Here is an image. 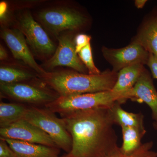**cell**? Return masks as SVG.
<instances>
[{
	"label": "cell",
	"instance_id": "obj_20",
	"mask_svg": "<svg viewBox=\"0 0 157 157\" xmlns=\"http://www.w3.org/2000/svg\"><path fill=\"white\" fill-rule=\"evenodd\" d=\"M153 146V141H148L128 154L123 153L117 146L104 157H157V151L152 150Z\"/></svg>",
	"mask_w": 157,
	"mask_h": 157
},
{
	"label": "cell",
	"instance_id": "obj_9",
	"mask_svg": "<svg viewBox=\"0 0 157 157\" xmlns=\"http://www.w3.org/2000/svg\"><path fill=\"white\" fill-rule=\"evenodd\" d=\"M1 28V38L9 47L14 59L28 66L39 76L47 72L36 61L25 36L19 29L13 26Z\"/></svg>",
	"mask_w": 157,
	"mask_h": 157
},
{
	"label": "cell",
	"instance_id": "obj_16",
	"mask_svg": "<svg viewBox=\"0 0 157 157\" xmlns=\"http://www.w3.org/2000/svg\"><path fill=\"white\" fill-rule=\"evenodd\" d=\"M144 69V65L141 63L122 69L117 73V80L111 90L126 94L134 87Z\"/></svg>",
	"mask_w": 157,
	"mask_h": 157
},
{
	"label": "cell",
	"instance_id": "obj_1",
	"mask_svg": "<svg viewBox=\"0 0 157 157\" xmlns=\"http://www.w3.org/2000/svg\"><path fill=\"white\" fill-rule=\"evenodd\" d=\"M61 117L72 146L61 157H104L117 146L109 107L75 111Z\"/></svg>",
	"mask_w": 157,
	"mask_h": 157
},
{
	"label": "cell",
	"instance_id": "obj_10",
	"mask_svg": "<svg viewBox=\"0 0 157 157\" xmlns=\"http://www.w3.org/2000/svg\"><path fill=\"white\" fill-rule=\"evenodd\" d=\"M104 58L113 67V71L118 73L124 68L141 63L147 64L150 53L140 44L133 42L121 48L102 47Z\"/></svg>",
	"mask_w": 157,
	"mask_h": 157
},
{
	"label": "cell",
	"instance_id": "obj_14",
	"mask_svg": "<svg viewBox=\"0 0 157 157\" xmlns=\"http://www.w3.org/2000/svg\"><path fill=\"white\" fill-rule=\"evenodd\" d=\"M17 157H59L60 149L36 144L3 138Z\"/></svg>",
	"mask_w": 157,
	"mask_h": 157
},
{
	"label": "cell",
	"instance_id": "obj_26",
	"mask_svg": "<svg viewBox=\"0 0 157 157\" xmlns=\"http://www.w3.org/2000/svg\"><path fill=\"white\" fill-rule=\"evenodd\" d=\"M147 2L146 0H136L135 1V5L138 9H142Z\"/></svg>",
	"mask_w": 157,
	"mask_h": 157
},
{
	"label": "cell",
	"instance_id": "obj_15",
	"mask_svg": "<svg viewBox=\"0 0 157 157\" xmlns=\"http://www.w3.org/2000/svg\"><path fill=\"white\" fill-rule=\"evenodd\" d=\"M133 42L157 57V11L144 24Z\"/></svg>",
	"mask_w": 157,
	"mask_h": 157
},
{
	"label": "cell",
	"instance_id": "obj_2",
	"mask_svg": "<svg viewBox=\"0 0 157 157\" xmlns=\"http://www.w3.org/2000/svg\"><path fill=\"white\" fill-rule=\"evenodd\" d=\"M39 78L60 96H67L111 90L117 80V73L107 70L90 75L73 70L55 69Z\"/></svg>",
	"mask_w": 157,
	"mask_h": 157
},
{
	"label": "cell",
	"instance_id": "obj_17",
	"mask_svg": "<svg viewBox=\"0 0 157 157\" xmlns=\"http://www.w3.org/2000/svg\"><path fill=\"white\" fill-rule=\"evenodd\" d=\"M117 102L109 107L110 113L115 124L121 127H130L145 129L144 124V116L141 113L128 112L121 107Z\"/></svg>",
	"mask_w": 157,
	"mask_h": 157
},
{
	"label": "cell",
	"instance_id": "obj_18",
	"mask_svg": "<svg viewBox=\"0 0 157 157\" xmlns=\"http://www.w3.org/2000/svg\"><path fill=\"white\" fill-rule=\"evenodd\" d=\"M28 106L17 103H0V128H6L23 119Z\"/></svg>",
	"mask_w": 157,
	"mask_h": 157
},
{
	"label": "cell",
	"instance_id": "obj_25",
	"mask_svg": "<svg viewBox=\"0 0 157 157\" xmlns=\"http://www.w3.org/2000/svg\"><path fill=\"white\" fill-rule=\"evenodd\" d=\"M0 60L1 62L9 60V56L7 50L2 44H0Z\"/></svg>",
	"mask_w": 157,
	"mask_h": 157
},
{
	"label": "cell",
	"instance_id": "obj_24",
	"mask_svg": "<svg viewBox=\"0 0 157 157\" xmlns=\"http://www.w3.org/2000/svg\"><path fill=\"white\" fill-rule=\"evenodd\" d=\"M154 78L157 79V57L153 54L150 53L147 64Z\"/></svg>",
	"mask_w": 157,
	"mask_h": 157
},
{
	"label": "cell",
	"instance_id": "obj_7",
	"mask_svg": "<svg viewBox=\"0 0 157 157\" xmlns=\"http://www.w3.org/2000/svg\"><path fill=\"white\" fill-rule=\"evenodd\" d=\"M45 107L28 106L23 119L49 135L57 146L67 153L72 149V139L63 119Z\"/></svg>",
	"mask_w": 157,
	"mask_h": 157
},
{
	"label": "cell",
	"instance_id": "obj_21",
	"mask_svg": "<svg viewBox=\"0 0 157 157\" xmlns=\"http://www.w3.org/2000/svg\"><path fill=\"white\" fill-rule=\"evenodd\" d=\"M78 55L82 62L84 64L90 75H98L101 73L96 67L94 63L90 43L86 45L78 53Z\"/></svg>",
	"mask_w": 157,
	"mask_h": 157
},
{
	"label": "cell",
	"instance_id": "obj_12",
	"mask_svg": "<svg viewBox=\"0 0 157 157\" xmlns=\"http://www.w3.org/2000/svg\"><path fill=\"white\" fill-rule=\"evenodd\" d=\"M128 100L145 103L151 110L152 118L157 122V91L150 74L144 69L134 87L126 93Z\"/></svg>",
	"mask_w": 157,
	"mask_h": 157
},
{
	"label": "cell",
	"instance_id": "obj_5",
	"mask_svg": "<svg viewBox=\"0 0 157 157\" xmlns=\"http://www.w3.org/2000/svg\"><path fill=\"white\" fill-rule=\"evenodd\" d=\"M17 12L11 26L22 33L34 57L43 63L48 60L55 52L57 45L35 19L29 9Z\"/></svg>",
	"mask_w": 157,
	"mask_h": 157
},
{
	"label": "cell",
	"instance_id": "obj_22",
	"mask_svg": "<svg viewBox=\"0 0 157 157\" xmlns=\"http://www.w3.org/2000/svg\"><path fill=\"white\" fill-rule=\"evenodd\" d=\"M91 37L85 34H78L75 36L74 38L76 51L78 54L83 48L90 43Z\"/></svg>",
	"mask_w": 157,
	"mask_h": 157
},
{
	"label": "cell",
	"instance_id": "obj_13",
	"mask_svg": "<svg viewBox=\"0 0 157 157\" xmlns=\"http://www.w3.org/2000/svg\"><path fill=\"white\" fill-rule=\"evenodd\" d=\"M39 78V74L21 62L15 59L1 62L0 83L27 82Z\"/></svg>",
	"mask_w": 157,
	"mask_h": 157
},
{
	"label": "cell",
	"instance_id": "obj_6",
	"mask_svg": "<svg viewBox=\"0 0 157 157\" xmlns=\"http://www.w3.org/2000/svg\"><path fill=\"white\" fill-rule=\"evenodd\" d=\"M0 92L2 98L33 107H45L60 97L40 78L27 82L0 83Z\"/></svg>",
	"mask_w": 157,
	"mask_h": 157
},
{
	"label": "cell",
	"instance_id": "obj_11",
	"mask_svg": "<svg viewBox=\"0 0 157 157\" xmlns=\"http://www.w3.org/2000/svg\"><path fill=\"white\" fill-rule=\"evenodd\" d=\"M0 136L6 139L58 147L49 135L24 119L17 121L6 128H0Z\"/></svg>",
	"mask_w": 157,
	"mask_h": 157
},
{
	"label": "cell",
	"instance_id": "obj_27",
	"mask_svg": "<svg viewBox=\"0 0 157 157\" xmlns=\"http://www.w3.org/2000/svg\"><path fill=\"white\" fill-rule=\"evenodd\" d=\"M153 126L154 128L157 132V122H154L153 124Z\"/></svg>",
	"mask_w": 157,
	"mask_h": 157
},
{
	"label": "cell",
	"instance_id": "obj_3",
	"mask_svg": "<svg viewBox=\"0 0 157 157\" xmlns=\"http://www.w3.org/2000/svg\"><path fill=\"white\" fill-rule=\"evenodd\" d=\"M32 13L47 33L57 39L62 34L81 30L88 23L87 16L69 1H44Z\"/></svg>",
	"mask_w": 157,
	"mask_h": 157
},
{
	"label": "cell",
	"instance_id": "obj_23",
	"mask_svg": "<svg viewBox=\"0 0 157 157\" xmlns=\"http://www.w3.org/2000/svg\"><path fill=\"white\" fill-rule=\"evenodd\" d=\"M0 157H17L5 139L0 137Z\"/></svg>",
	"mask_w": 157,
	"mask_h": 157
},
{
	"label": "cell",
	"instance_id": "obj_4",
	"mask_svg": "<svg viewBox=\"0 0 157 157\" xmlns=\"http://www.w3.org/2000/svg\"><path fill=\"white\" fill-rule=\"evenodd\" d=\"M125 97L124 94L112 90L60 96L45 107L55 113H58L62 117L75 111L110 107L117 102L124 104L127 100Z\"/></svg>",
	"mask_w": 157,
	"mask_h": 157
},
{
	"label": "cell",
	"instance_id": "obj_8",
	"mask_svg": "<svg viewBox=\"0 0 157 157\" xmlns=\"http://www.w3.org/2000/svg\"><path fill=\"white\" fill-rule=\"evenodd\" d=\"M75 33H65L57 38L58 44L55 52L50 59L42 63L41 67L50 72L59 67L71 68L78 73L88 74V71L76 53Z\"/></svg>",
	"mask_w": 157,
	"mask_h": 157
},
{
	"label": "cell",
	"instance_id": "obj_19",
	"mask_svg": "<svg viewBox=\"0 0 157 157\" xmlns=\"http://www.w3.org/2000/svg\"><path fill=\"white\" fill-rule=\"evenodd\" d=\"M123 143L120 147L124 153L128 154L141 146V140L147 132L145 129L130 127H121Z\"/></svg>",
	"mask_w": 157,
	"mask_h": 157
}]
</instances>
